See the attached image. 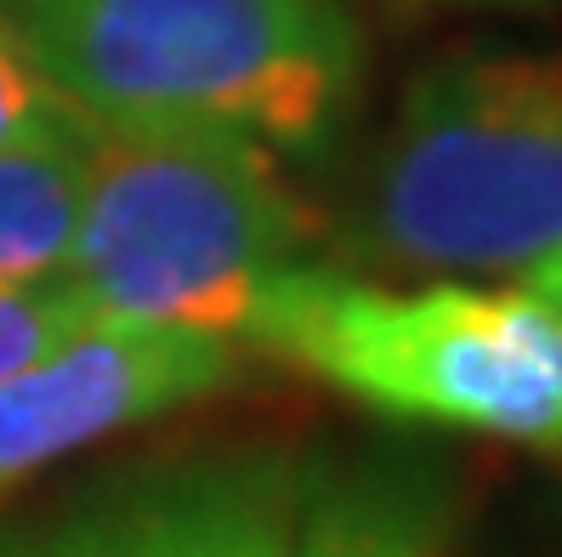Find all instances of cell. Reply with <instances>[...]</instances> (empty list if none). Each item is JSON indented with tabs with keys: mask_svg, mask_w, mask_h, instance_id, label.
<instances>
[{
	"mask_svg": "<svg viewBox=\"0 0 562 557\" xmlns=\"http://www.w3.org/2000/svg\"><path fill=\"white\" fill-rule=\"evenodd\" d=\"M0 23L91 131L307 154L347 125L363 80L347 0H0Z\"/></svg>",
	"mask_w": 562,
	"mask_h": 557,
	"instance_id": "obj_1",
	"label": "cell"
},
{
	"mask_svg": "<svg viewBox=\"0 0 562 557\" xmlns=\"http://www.w3.org/2000/svg\"><path fill=\"white\" fill-rule=\"evenodd\" d=\"M562 250V52H443L404 86L347 216L381 274H528Z\"/></svg>",
	"mask_w": 562,
	"mask_h": 557,
	"instance_id": "obj_3",
	"label": "cell"
},
{
	"mask_svg": "<svg viewBox=\"0 0 562 557\" xmlns=\"http://www.w3.org/2000/svg\"><path fill=\"white\" fill-rule=\"evenodd\" d=\"M477 7H522V0H477Z\"/></svg>",
	"mask_w": 562,
	"mask_h": 557,
	"instance_id": "obj_12",
	"label": "cell"
},
{
	"mask_svg": "<svg viewBox=\"0 0 562 557\" xmlns=\"http://www.w3.org/2000/svg\"><path fill=\"white\" fill-rule=\"evenodd\" d=\"M97 313L75 297L63 279H35V285H0V381L35 365L41 353L69 342L80 324Z\"/></svg>",
	"mask_w": 562,
	"mask_h": 557,
	"instance_id": "obj_9",
	"label": "cell"
},
{
	"mask_svg": "<svg viewBox=\"0 0 562 557\" xmlns=\"http://www.w3.org/2000/svg\"><path fill=\"white\" fill-rule=\"evenodd\" d=\"M239 342L363 410L562 449V313L522 285H381L295 261L256 290Z\"/></svg>",
	"mask_w": 562,
	"mask_h": 557,
	"instance_id": "obj_2",
	"label": "cell"
},
{
	"mask_svg": "<svg viewBox=\"0 0 562 557\" xmlns=\"http://www.w3.org/2000/svg\"><path fill=\"white\" fill-rule=\"evenodd\" d=\"M522 290H535V297H540L546 308H557V313H562V250H551L546 261H535V268L522 274Z\"/></svg>",
	"mask_w": 562,
	"mask_h": 557,
	"instance_id": "obj_11",
	"label": "cell"
},
{
	"mask_svg": "<svg viewBox=\"0 0 562 557\" xmlns=\"http://www.w3.org/2000/svg\"><path fill=\"white\" fill-rule=\"evenodd\" d=\"M295 557H443V506L415 472H307Z\"/></svg>",
	"mask_w": 562,
	"mask_h": 557,
	"instance_id": "obj_7",
	"label": "cell"
},
{
	"mask_svg": "<svg viewBox=\"0 0 562 557\" xmlns=\"http://www.w3.org/2000/svg\"><path fill=\"white\" fill-rule=\"evenodd\" d=\"M245 376V342L182 324L91 319L0 381V495L125 427L159 421Z\"/></svg>",
	"mask_w": 562,
	"mask_h": 557,
	"instance_id": "obj_6",
	"label": "cell"
},
{
	"mask_svg": "<svg viewBox=\"0 0 562 557\" xmlns=\"http://www.w3.org/2000/svg\"><path fill=\"white\" fill-rule=\"evenodd\" d=\"M91 137L97 131L41 86V75L23 63L7 23H0V154L35 148V143H91Z\"/></svg>",
	"mask_w": 562,
	"mask_h": 557,
	"instance_id": "obj_10",
	"label": "cell"
},
{
	"mask_svg": "<svg viewBox=\"0 0 562 557\" xmlns=\"http://www.w3.org/2000/svg\"><path fill=\"white\" fill-rule=\"evenodd\" d=\"M302 489L279 444L177 455L0 530V557H295Z\"/></svg>",
	"mask_w": 562,
	"mask_h": 557,
	"instance_id": "obj_5",
	"label": "cell"
},
{
	"mask_svg": "<svg viewBox=\"0 0 562 557\" xmlns=\"http://www.w3.org/2000/svg\"><path fill=\"white\" fill-rule=\"evenodd\" d=\"M91 143H35L0 154V285L57 279L75 245Z\"/></svg>",
	"mask_w": 562,
	"mask_h": 557,
	"instance_id": "obj_8",
	"label": "cell"
},
{
	"mask_svg": "<svg viewBox=\"0 0 562 557\" xmlns=\"http://www.w3.org/2000/svg\"><path fill=\"white\" fill-rule=\"evenodd\" d=\"M313 222L268 148L205 131H97L63 285L97 319L234 336Z\"/></svg>",
	"mask_w": 562,
	"mask_h": 557,
	"instance_id": "obj_4",
	"label": "cell"
}]
</instances>
